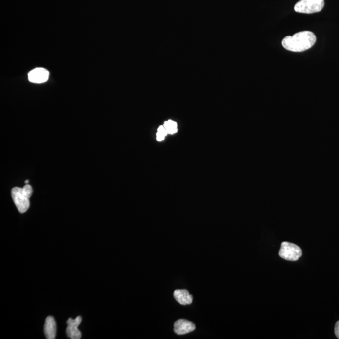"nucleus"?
Wrapping results in <instances>:
<instances>
[{"instance_id":"nucleus-3","label":"nucleus","mask_w":339,"mask_h":339,"mask_svg":"<svg viewBox=\"0 0 339 339\" xmlns=\"http://www.w3.org/2000/svg\"><path fill=\"white\" fill-rule=\"evenodd\" d=\"M324 5V0H300L295 5L294 10L301 14H314L321 12Z\"/></svg>"},{"instance_id":"nucleus-10","label":"nucleus","mask_w":339,"mask_h":339,"mask_svg":"<svg viewBox=\"0 0 339 339\" xmlns=\"http://www.w3.org/2000/svg\"><path fill=\"white\" fill-rule=\"evenodd\" d=\"M168 134H174L177 131V124L174 121L168 120L165 122L163 125Z\"/></svg>"},{"instance_id":"nucleus-13","label":"nucleus","mask_w":339,"mask_h":339,"mask_svg":"<svg viewBox=\"0 0 339 339\" xmlns=\"http://www.w3.org/2000/svg\"><path fill=\"white\" fill-rule=\"evenodd\" d=\"M165 136L161 135V134L157 133V139L158 141H162L164 139H165Z\"/></svg>"},{"instance_id":"nucleus-5","label":"nucleus","mask_w":339,"mask_h":339,"mask_svg":"<svg viewBox=\"0 0 339 339\" xmlns=\"http://www.w3.org/2000/svg\"><path fill=\"white\" fill-rule=\"evenodd\" d=\"M82 318L81 316L76 317L75 319L69 318L67 321L68 327L66 329V333L69 338L71 339H80L82 334L78 329V327L81 324Z\"/></svg>"},{"instance_id":"nucleus-11","label":"nucleus","mask_w":339,"mask_h":339,"mask_svg":"<svg viewBox=\"0 0 339 339\" xmlns=\"http://www.w3.org/2000/svg\"><path fill=\"white\" fill-rule=\"evenodd\" d=\"M158 133L161 134V135L165 136V137L168 135L167 131L166 130V129L164 126L159 127V129H158Z\"/></svg>"},{"instance_id":"nucleus-9","label":"nucleus","mask_w":339,"mask_h":339,"mask_svg":"<svg viewBox=\"0 0 339 339\" xmlns=\"http://www.w3.org/2000/svg\"><path fill=\"white\" fill-rule=\"evenodd\" d=\"M175 299L180 305H191L192 302V296L189 294V291L185 290H177L174 291Z\"/></svg>"},{"instance_id":"nucleus-6","label":"nucleus","mask_w":339,"mask_h":339,"mask_svg":"<svg viewBox=\"0 0 339 339\" xmlns=\"http://www.w3.org/2000/svg\"><path fill=\"white\" fill-rule=\"evenodd\" d=\"M49 72L46 69L42 68H36L30 71L29 80L34 83H43L49 79Z\"/></svg>"},{"instance_id":"nucleus-4","label":"nucleus","mask_w":339,"mask_h":339,"mask_svg":"<svg viewBox=\"0 0 339 339\" xmlns=\"http://www.w3.org/2000/svg\"><path fill=\"white\" fill-rule=\"evenodd\" d=\"M301 248L295 244L283 242L281 245L279 256L285 260L296 261L302 256Z\"/></svg>"},{"instance_id":"nucleus-12","label":"nucleus","mask_w":339,"mask_h":339,"mask_svg":"<svg viewBox=\"0 0 339 339\" xmlns=\"http://www.w3.org/2000/svg\"><path fill=\"white\" fill-rule=\"evenodd\" d=\"M334 332L337 338L339 339V321H337L336 325H335Z\"/></svg>"},{"instance_id":"nucleus-2","label":"nucleus","mask_w":339,"mask_h":339,"mask_svg":"<svg viewBox=\"0 0 339 339\" xmlns=\"http://www.w3.org/2000/svg\"><path fill=\"white\" fill-rule=\"evenodd\" d=\"M33 190L29 185L23 188L15 187L12 190V197L15 206L20 213H23L29 208V198L31 197Z\"/></svg>"},{"instance_id":"nucleus-1","label":"nucleus","mask_w":339,"mask_h":339,"mask_svg":"<svg viewBox=\"0 0 339 339\" xmlns=\"http://www.w3.org/2000/svg\"><path fill=\"white\" fill-rule=\"evenodd\" d=\"M316 41V36L313 32L303 31L286 36L282 40V44L288 51L300 53L312 48Z\"/></svg>"},{"instance_id":"nucleus-8","label":"nucleus","mask_w":339,"mask_h":339,"mask_svg":"<svg viewBox=\"0 0 339 339\" xmlns=\"http://www.w3.org/2000/svg\"><path fill=\"white\" fill-rule=\"evenodd\" d=\"M44 334L48 339H54L57 334V325L54 318L52 316L47 317L44 325Z\"/></svg>"},{"instance_id":"nucleus-14","label":"nucleus","mask_w":339,"mask_h":339,"mask_svg":"<svg viewBox=\"0 0 339 339\" xmlns=\"http://www.w3.org/2000/svg\"><path fill=\"white\" fill-rule=\"evenodd\" d=\"M29 180L25 181L26 184H27V183H29Z\"/></svg>"},{"instance_id":"nucleus-7","label":"nucleus","mask_w":339,"mask_h":339,"mask_svg":"<svg viewBox=\"0 0 339 339\" xmlns=\"http://www.w3.org/2000/svg\"><path fill=\"white\" fill-rule=\"evenodd\" d=\"M195 329V325L187 320L179 319L174 323V332L178 335L190 333Z\"/></svg>"}]
</instances>
